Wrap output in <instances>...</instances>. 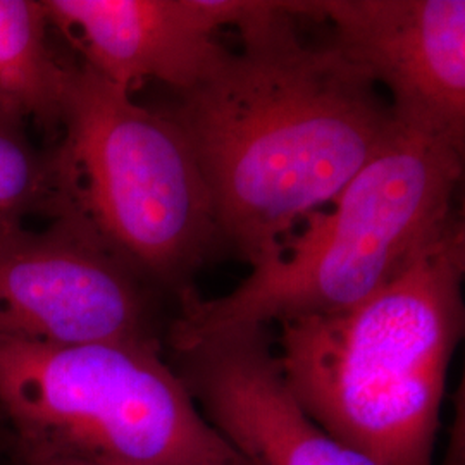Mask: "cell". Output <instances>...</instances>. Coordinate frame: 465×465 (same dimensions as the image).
<instances>
[{
    "instance_id": "obj_10",
    "label": "cell",
    "mask_w": 465,
    "mask_h": 465,
    "mask_svg": "<svg viewBox=\"0 0 465 465\" xmlns=\"http://www.w3.org/2000/svg\"><path fill=\"white\" fill-rule=\"evenodd\" d=\"M44 2L0 0V104L40 124H61L71 67L47 44Z\"/></svg>"
},
{
    "instance_id": "obj_3",
    "label": "cell",
    "mask_w": 465,
    "mask_h": 465,
    "mask_svg": "<svg viewBox=\"0 0 465 465\" xmlns=\"http://www.w3.org/2000/svg\"><path fill=\"white\" fill-rule=\"evenodd\" d=\"M464 150L397 121L331 203L232 292L217 299L184 293L167 347L228 328L336 314L372 297L460 219Z\"/></svg>"
},
{
    "instance_id": "obj_13",
    "label": "cell",
    "mask_w": 465,
    "mask_h": 465,
    "mask_svg": "<svg viewBox=\"0 0 465 465\" xmlns=\"http://www.w3.org/2000/svg\"><path fill=\"white\" fill-rule=\"evenodd\" d=\"M34 465H92L78 462V460H67V459H49V457H40V459H30Z\"/></svg>"
},
{
    "instance_id": "obj_4",
    "label": "cell",
    "mask_w": 465,
    "mask_h": 465,
    "mask_svg": "<svg viewBox=\"0 0 465 465\" xmlns=\"http://www.w3.org/2000/svg\"><path fill=\"white\" fill-rule=\"evenodd\" d=\"M61 126L54 166L64 209L138 274L182 299L221 238L211 192L180 126L86 64L69 71Z\"/></svg>"
},
{
    "instance_id": "obj_8",
    "label": "cell",
    "mask_w": 465,
    "mask_h": 465,
    "mask_svg": "<svg viewBox=\"0 0 465 465\" xmlns=\"http://www.w3.org/2000/svg\"><path fill=\"white\" fill-rule=\"evenodd\" d=\"M200 414L249 465H376L324 431L284 381L264 326L169 347Z\"/></svg>"
},
{
    "instance_id": "obj_7",
    "label": "cell",
    "mask_w": 465,
    "mask_h": 465,
    "mask_svg": "<svg viewBox=\"0 0 465 465\" xmlns=\"http://www.w3.org/2000/svg\"><path fill=\"white\" fill-rule=\"evenodd\" d=\"M303 17L331 21L399 123L465 149L464 0H309Z\"/></svg>"
},
{
    "instance_id": "obj_11",
    "label": "cell",
    "mask_w": 465,
    "mask_h": 465,
    "mask_svg": "<svg viewBox=\"0 0 465 465\" xmlns=\"http://www.w3.org/2000/svg\"><path fill=\"white\" fill-rule=\"evenodd\" d=\"M19 114L0 104V238L23 228L35 209L63 207L54 159L44 161L17 124Z\"/></svg>"
},
{
    "instance_id": "obj_1",
    "label": "cell",
    "mask_w": 465,
    "mask_h": 465,
    "mask_svg": "<svg viewBox=\"0 0 465 465\" xmlns=\"http://www.w3.org/2000/svg\"><path fill=\"white\" fill-rule=\"evenodd\" d=\"M295 19L242 40L167 111L202 169L221 242L252 267L330 205L397 123L366 71L332 44L305 45Z\"/></svg>"
},
{
    "instance_id": "obj_9",
    "label": "cell",
    "mask_w": 465,
    "mask_h": 465,
    "mask_svg": "<svg viewBox=\"0 0 465 465\" xmlns=\"http://www.w3.org/2000/svg\"><path fill=\"white\" fill-rule=\"evenodd\" d=\"M86 66L128 90L161 82L183 94L230 57L214 0H42Z\"/></svg>"
},
{
    "instance_id": "obj_6",
    "label": "cell",
    "mask_w": 465,
    "mask_h": 465,
    "mask_svg": "<svg viewBox=\"0 0 465 465\" xmlns=\"http://www.w3.org/2000/svg\"><path fill=\"white\" fill-rule=\"evenodd\" d=\"M0 332L59 345L161 347L138 272L73 211L45 232L0 238Z\"/></svg>"
},
{
    "instance_id": "obj_5",
    "label": "cell",
    "mask_w": 465,
    "mask_h": 465,
    "mask_svg": "<svg viewBox=\"0 0 465 465\" xmlns=\"http://www.w3.org/2000/svg\"><path fill=\"white\" fill-rule=\"evenodd\" d=\"M0 407L30 459L249 465L153 345H59L0 332Z\"/></svg>"
},
{
    "instance_id": "obj_2",
    "label": "cell",
    "mask_w": 465,
    "mask_h": 465,
    "mask_svg": "<svg viewBox=\"0 0 465 465\" xmlns=\"http://www.w3.org/2000/svg\"><path fill=\"white\" fill-rule=\"evenodd\" d=\"M465 230L343 312L280 324L284 381L317 424L376 465H436L450 364L464 336Z\"/></svg>"
},
{
    "instance_id": "obj_12",
    "label": "cell",
    "mask_w": 465,
    "mask_h": 465,
    "mask_svg": "<svg viewBox=\"0 0 465 465\" xmlns=\"http://www.w3.org/2000/svg\"><path fill=\"white\" fill-rule=\"evenodd\" d=\"M464 395L460 391V397L455 399V412L449 428V443L445 451L443 465H464Z\"/></svg>"
}]
</instances>
